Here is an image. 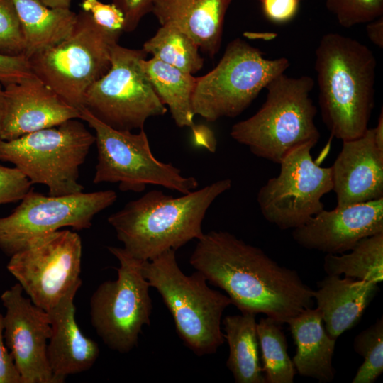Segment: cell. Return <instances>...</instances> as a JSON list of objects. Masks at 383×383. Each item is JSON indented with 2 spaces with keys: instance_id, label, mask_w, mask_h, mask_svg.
<instances>
[{
  "instance_id": "obj_2",
  "label": "cell",
  "mask_w": 383,
  "mask_h": 383,
  "mask_svg": "<svg viewBox=\"0 0 383 383\" xmlns=\"http://www.w3.org/2000/svg\"><path fill=\"white\" fill-rule=\"evenodd\" d=\"M315 70L322 120L342 141L362 135L374 106L377 61L361 42L337 33L324 35L316 49Z\"/></svg>"
},
{
  "instance_id": "obj_3",
  "label": "cell",
  "mask_w": 383,
  "mask_h": 383,
  "mask_svg": "<svg viewBox=\"0 0 383 383\" xmlns=\"http://www.w3.org/2000/svg\"><path fill=\"white\" fill-rule=\"evenodd\" d=\"M231 186L230 179H220L179 197L152 190L111 214L108 222L128 253L150 260L201 238L207 210Z\"/></svg>"
},
{
  "instance_id": "obj_26",
  "label": "cell",
  "mask_w": 383,
  "mask_h": 383,
  "mask_svg": "<svg viewBox=\"0 0 383 383\" xmlns=\"http://www.w3.org/2000/svg\"><path fill=\"white\" fill-rule=\"evenodd\" d=\"M347 254H327L323 270L328 275H344L377 284L383 279V232L360 240Z\"/></svg>"
},
{
  "instance_id": "obj_40",
  "label": "cell",
  "mask_w": 383,
  "mask_h": 383,
  "mask_svg": "<svg viewBox=\"0 0 383 383\" xmlns=\"http://www.w3.org/2000/svg\"><path fill=\"white\" fill-rule=\"evenodd\" d=\"M50 8L70 9L72 0H40Z\"/></svg>"
},
{
  "instance_id": "obj_17",
  "label": "cell",
  "mask_w": 383,
  "mask_h": 383,
  "mask_svg": "<svg viewBox=\"0 0 383 383\" xmlns=\"http://www.w3.org/2000/svg\"><path fill=\"white\" fill-rule=\"evenodd\" d=\"M4 96L0 140H13L80 118L77 109L35 75L4 85Z\"/></svg>"
},
{
  "instance_id": "obj_20",
  "label": "cell",
  "mask_w": 383,
  "mask_h": 383,
  "mask_svg": "<svg viewBox=\"0 0 383 383\" xmlns=\"http://www.w3.org/2000/svg\"><path fill=\"white\" fill-rule=\"evenodd\" d=\"M232 0H155L152 12L161 26L174 27L211 57L218 51Z\"/></svg>"
},
{
  "instance_id": "obj_10",
  "label": "cell",
  "mask_w": 383,
  "mask_h": 383,
  "mask_svg": "<svg viewBox=\"0 0 383 383\" xmlns=\"http://www.w3.org/2000/svg\"><path fill=\"white\" fill-rule=\"evenodd\" d=\"M147 55L143 49L113 44L111 67L87 90L82 108L121 131L142 129L148 118L165 114L167 107L143 67Z\"/></svg>"
},
{
  "instance_id": "obj_31",
  "label": "cell",
  "mask_w": 383,
  "mask_h": 383,
  "mask_svg": "<svg viewBox=\"0 0 383 383\" xmlns=\"http://www.w3.org/2000/svg\"><path fill=\"white\" fill-rule=\"evenodd\" d=\"M21 26L12 0H0V53L24 55Z\"/></svg>"
},
{
  "instance_id": "obj_13",
  "label": "cell",
  "mask_w": 383,
  "mask_h": 383,
  "mask_svg": "<svg viewBox=\"0 0 383 383\" xmlns=\"http://www.w3.org/2000/svg\"><path fill=\"white\" fill-rule=\"evenodd\" d=\"M116 199L113 190L45 196L30 189L10 215L0 218V250L10 257L32 239L61 228H89L94 216Z\"/></svg>"
},
{
  "instance_id": "obj_11",
  "label": "cell",
  "mask_w": 383,
  "mask_h": 383,
  "mask_svg": "<svg viewBox=\"0 0 383 383\" xmlns=\"http://www.w3.org/2000/svg\"><path fill=\"white\" fill-rule=\"evenodd\" d=\"M118 260L116 280L102 282L90 299L91 322L98 335L111 350L126 353L138 344L152 313L150 287L142 272V262L123 248L109 246Z\"/></svg>"
},
{
  "instance_id": "obj_5",
  "label": "cell",
  "mask_w": 383,
  "mask_h": 383,
  "mask_svg": "<svg viewBox=\"0 0 383 383\" xmlns=\"http://www.w3.org/2000/svg\"><path fill=\"white\" fill-rule=\"evenodd\" d=\"M142 272L160 294L184 345L199 356L216 353L225 341L221 318L230 298L211 289L199 272L186 275L174 250L143 261Z\"/></svg>"
},
{
  "instance_id": "obj_27",
  "label": "cell",
  "mask_w": 383,
  "mask_h": 383,
  "mask_svg": "<svg viewBox=\"0 0 383 383\" xmlns=\"http://www.w3.org/2000/svg\"><path fill=\"white\" fill-rule=\"evenodd\" d=\"M165 64L193 74L204 66L199 48L187 34L169 26H161L156 33L145 41L142 48Z\"/></svg>"
},
{
  "instance_id": "obj_23",
  "label": "cell",
  "mask_w": 383,
  "mask_h": 383,
  "mask_svg": "<svg viewBox=\"0 0 383 383\" xmlns=\"http://www.w3.org/2000/svg\"><path fill=\"white\" fill-rule=\"evenodd\" d=\"M24 37V55L58 43L72 32L77 13L70 9L50 8L40 0H12Z\"/></svg>"
},
{
  "instance_id": "obj_35",
  "label": "cell",
  "mask_w": 383,
  "mask_h": 383,
  "mask_svg": "<svg viewBox=\"0 0 383 383\" xmlns=\"http://www.w3.org/2000/svg\"><path fill=\"white\" fill-rule=\"evenodd\" d=\"M123 14V32H132L144 16L152 11L155 0H111Z\"/></svg>"
},
{
  "instance_id": "obj_22",
  "label": "cell",
  "mask_w": 383,
  "mask_h": 383,
  "mask_svg": "<svg viewBox=\"0 0 383 383\" xmlns=\"http://www.w3.org/2000/svg\"><path fill=\"white\" fill-rule=\"evenodd\" d=\"M287 323L296 346L292 359L296 372L321 383L333 380L332 359L336 340L327 333L320 311L306 309Z\"/></svg>"
},
{
  "instance_id": "obj_9",
  "label": "cell",
  "mask_w": 383,
  "mask_h": 383,
  "mask_svg": "<svg viewBox=\"0 0 383 383\" xmlns=\"http://www.w3.org/2000/svg\"><path fill=\"white\" fill-rule=\"evenodd\" d=\"M80 119L95 131L97 164L94 184L119 183L122 192H140L148 184L164 187L182 194L199 186L197 179L185 177L170 163L158 160L152 154L144 129L138 133L106 125L85 108Z\"/></svg>"
},
{
  "instance_id": "obj_8",
  "label": "cell",
  "mask_w": 383,
  "mask_h": 383,
  "mask_svg": "<svg viewBox=\"0 0 383 383\" xmlns=\"http://www.w3.org/2000/svg\"><path fill=\"white\" fill-rule=\"evenodd\" d=\"M289 66L287 58L267 59L257 48L235 38L228 44L217 65L196 77L192 99L193 112L209 122L234 118Z\"/></svg>"
},
{
  "instance_id": "obj_36",
  "label": "cell",
  "mask_w": 383,
  "mask_h": 383,
  "mask_svg": "<svg viewBox=\"0 0 383 383\" xmlns=\"http://www.w3.org/2000/svg\"><path fill=\"white\" fill-rule=\"evenodd\" d=\"M267 18L275 23H284L296 13L300 0H260Z\"/></svg>"
},
{
  "instance_id": "obj_4",
  "label": "cell",
  "mask_w": 383,
  "mask_h": 383,
  "mask_svg": "<svg viewBox=\"0 0 383 383\" xmlns=\"http://www.w3.org/2000/svg\"><path fill=\"white\" fill-rule=\"evenodd\" d=\"M314 80L282 73L266 86V100L251 117L234 124L230 135L256 156L279 164L294 149L315 145L320 133L310 97Z\"/></svg>"
},
{
  "instance_id": "obj_33",
  "label": "cell",
  "mask_w": 383,
  "mask_h": 383,
  "mask_svg": "<svg viewBox=\"0 0 383 383\" xmlns=\"http://www.w3.org/2000/svg\"><path fill=\"white\" fill-rule=\"evenodd\" d=\"M29 179L16 167L0 165V204L21 201L31 189Z\"/></svg>"
},
{
  "instance_id": "obj_14",
  "label": "cell",
  "mask_w": 383,
  "mask_h": 383,
  "mask_svg": "<svg viewBox=\"0 0 383 383\" xmlns=\"http://www.w3.org/2000/svg\"><path fill=\"white\" fill-rule=\"evenodd\" d=\"M313 147L306 144L289 152L279 163V175L257 193L262 216L282 230L300 227L321 211V198L333 189L331 167L313 160Z\"/></svg>"
},
{
  "instance_id": "obj_39",
  "label": "cell",
  "mask_w": 383,
  "mask_h": 383,
  "mask_svg": "<svg viewBox=\"0 0 383 383\" xmlns=\"http://www.w3.org/2000/svg\"><path fill=\"white\" fill-rule=\"evenodd\" d=\"M374 142L378 148L383 151V111L381 110V113L378 118L377 125L376 127L372 128Z\"/></svg>"
},
{
  "instance_id": "obj_24",
  "label": "cell",
  "mask_w": 383,
  "mask_h": 383,
  "mask_svg": "<svg viewBox=\"0 0 383 383\" xmlns=\"http://www.w3.org/2000/svg\"><path fill=\"white\" fill-rule=\"evenodd\" d=\"M255 314L243 312L222 321L229 347L226 366L236 383H266L259 359Z\"/></svg>"
},
{
  "instance_id": "obj_41",
  "label": "cell",
  "mask_w": 383,
  "mask_h": 383,
  "mask_svg": "<svg viewBox=\"0 0 383 383\" xmlns=\"http://www.w3.org/2000/svg\"><path fill=\"white\" fill-rule=\"evenodd\" d=\"M2 86H3L2 84L0 83V135H1V122H2L4 108V88Z\"/></svg>"
},
{
  "instance_id": "obj_7",
  "label": "cell",
  "mask_w": 383,
  "mask_h": 383,
  "mask_svg": "<svg viewBox=\"0 0 383 383\" xmlns=\"http://www.w3.org/2000/svg\"><path fill=\"white\" fill-rule=\"evenodd\" d=\"M119 37L79 12L67 37L28 60L35 76L79 111L87 90L109 70L111 49Z\"/></svg>"
},
{
  "instance_id": "obj_30",
  "label": "cell",
  "mask_w": 383,
  "mask_h": 383,
  "mask_svg": "<svg viewBox=\"0 0 383 383\" xmlns=\"http://www.w3.org/2000/svg\"><path fill=\"white\" fill-rule=\"evenodd\" d=\"M326 7L340 26L347 28L383 15V0H326Z\"/></svg>"
},
{
  "instance_id": "obj_18",
  "label": "cell",
  "mask_w": 383,
  "mask_h": 383,
  "mask_svg": "<svg viewBox=\"0 0 383 383\" xmlns=\"http://www.w3.org/2000/svg\"><path fill=\"white\" fill-rule=\"evenodd\" d=\"M331 167L336 206L383 198V151L374 142L372 128L359 138L343 141Z\"/></svg>"
},
{
  "instance_id": "obj_15",
  "label": "cell",
  "mask_w": 383,
  "mask_h": 383,
  "mask_svg": "<svg viewBox=\"0 0 383 383\" xmlns=\"http://www.w3.org/2000/svg\"><path fill=\"white\" fill-rule=\"evenodd\" d=\"M16 283L4 291L1 301L4 315V338L10 350L22 383H54L47 357L51 324L47 311L23 296Z\"/></svg>"
},
{
  "instance_id": "obj_1",
  "label": "cell",
  "mask_w": 383,
  "mask_h": 383,
  "mask_svg": "<svg viewBox=\"0 0 383 383\" xmlns=\"http://www.w3.org/2000/svg\"><path fill=\"white\" fill-rule=\"evenodd\" d=\"M190 265L226 292L241 313H263L280 325L314 306L313 290L294 270L228 231L204 233Z\"/></svg>"
},
{
  "instance_id": "obj_16",
  "label": "cell",
  "mask_w": 383,
  "mask_h": 383,
  "mask_svg": "<svg viewBox=\"0 0 383 383\" xmlns=\"http://www.w3.org/2000/svg\"><path fill=\"white\" fill-rule=\"evenodd\" d=\"M383 232V198L324 209L303 226L293 229L300 246L326 254H342L360 240Z\"/></svg>"
},
{
  "instance_id": "obj_37",
  "label": "cell",
  "mask_w": 383,
  "mask_h": 383,
  "mask_svg": "<svg viewBox=\"0 0 383 383\" xmlns=\"http://www.w3.org/2000/svg\"><path fill=\"white\" fill-rule=\"evenodd\" d=\"M0 383H22L13 356L4 344V316L0 312Z\"/></svg>"
},
{
  "instance_id": "obj_28",
  "label": "cell",
  "mask_w": 383,
  "mask_h": 383,
  "mask_svg": "<svg viewBox=\"0 0 383 383\" xmlns=\"http://www.w3.org/2000/svg\"><path fill=\"white\" fill-rule=\"evenodd\" d=\"M281 326L269 317L262 318L257 323L266 383L294 382L296 370L287 353V338Z\"/></svg>"
},
{
  "instance_id": "obj_32",
  "label": "cell",
  "mask_w": 383,
  "mask_h": 383,
  "mask_svg": "<svg viewBox=\"0 0 383 383\" xmlns=\"http://www.w3.org/2000/svg\"><path fill=\"white\" fill-rule=\"evenodd\" d=\"M81 6L101 28L119 35L123 32V14L113 4H104L99 0H82Z\"/></svg>"
},
{
  "instance_id": "obj_6",
  "label": "cell",
  "mask_w": 383,
  "mask_h": 383,
  "mask_svg": "<svg viewBox=\"0 0 383 383\" xmlns=\"http://www.w3.org/2000/svg\"><path fill=\"white\" fill-rule=\"evenodd\" d=\"M94 142L95 135L82 123L70 119L13 140H0V160L13 164L31 184L47 186L50 196L72 194L84 190L79 170Z\"/></svg>"
},
{
  "instance_id": "obj_25",
  "label": "cell",
  "mask_w": 383,
  "mask_h": 383,
  "mask_svg": "<svg viewBox=\"0 0 383 383\" xmlns=\"http://www.w3.org/2000/svg\"><path fill=\"white\" fill-rule=\"evenodd\" d=\"M143 67L161 102L167 106L176 125L196 129L192 95L196 77L152 57L143 60Z\"/></svg>"
},
{
  "instance_id": "obj_29",
  "label": "cell",
  "mask_w": 383,
  "mask_h": 383,
  "mask_svg": "<svg viewBox=\"0 0 383 383\" xmlns=\"http://www.w3.org/2000/svg\"><path fill=\"white\" fill-rule=\"evenodd\" d=\"M355 351L364 358L353 383H373L383 372V318L357 334L353 341Z\"/></svg>"
},
{
  "instance_id": "obj_12",
  "label": "cell",
  "mask_w": 383,
  "mask_h": 383,
  "mask_svg": "<svg viewBox=\"0 0 383 383\" xmlns=\"http://www.w3.org/2000/svg\"><path fill=\"white\" fill-rule=\"evenodd\" d=\"M82 252L77 233L58 230L32 239L10 256L6 268L31 301L48 311L74 286L82 284Z\"/></svg>"
},
{
  "instance_id": "obj_38",
  "label": "cell",
  "mask_w": 383,
  "mask_h": 383,
  "mask_svg": "<svg viewBox=\"0 0 383 383\" xmlns=\"http://www.w3.org/2000/svg\"><path fill=\"white\" fill-rule=\"evenodd\" d=\"M366 33L370 40L379 47L383 48V17L381 16L369 23L366 26Z\"/></svg>"
},
{
  "instance_id": "obj_34",
  "label": "cell",
  "mask_w": 383,
  "mask_h": 383,
  "mask_svg": "<svg viewBox=\"0 0 383 383\" xmlns=\"http://www.w3.org/2000/svg\"><path fill=\"white\" fill-rule=\"evenodd\" d=\"M34 76L25 55L11 56L0 53V83L3 86Z\"/></svg>"
},
{
  "instance_id": "obj_21",
  "label": "cell",
  "mask_w": 383,
  "mask_h": 383,
  "mask_svg": "<svg viewBox=\"0 0 383 383\" xmlns=\"http://www.w3.org/2000/svg\"><path fill=\"white\" fill-rule=\"evenodd\" d=\"M377 284L328 274L317 283L313 296L331 338L336 340L359 322L378 292Z\"/></svg>"
},
{
  "instance_id": "obj_19",
  "label": "cell",
  "mask_w": 383,
  "mask_h": 383,
  "mask_svg": "<svg viewBox=\"0 0 383 383\" xmlns=\"http://www.w3.org/2000/svg\"><path fill=\"white\" fill-rule=\"evenodd\" d=\"M81 285L74 286L47 311L51 324L47 357L54 383L89 370L99 355L98 344L83 334L75 320L74 299Z\"/></svg>"
}]
</instances>
